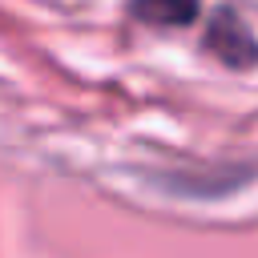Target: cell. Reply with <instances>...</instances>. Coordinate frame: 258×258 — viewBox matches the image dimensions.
I'll use <instances>...</instances> for the list:
<instances>
[{
	"mask_svg": "<svg viewBox=\"0 0 258 258\" xmlns=\"http://www.w3.org/2000/svg\"><path fill=\"white\" fill-rule=\"evenodd\" d=\"M226 64H246V60H254V44H250V32H246V24H238L230 12H218V20H214V28H210V40H206Z\"/></svg>",
	"mask_w": 258,
	"mask_h": 258,
	"instance_id": "1",
	"label": "cell"
},
{
	"mask_svg": "<svg viewBox=\"0 0 258 258\" xmlns=\"http://www.w3.org/2000/svg\"><path fill=\"white\" fill-rule=\"evenodd\" d=\"M129 12L157 28H177L198 16V0H129Z\"/></svg>",
	"mask_w": 258,
	"mask_h": 258,
	"instance_id": "2",
	"label": "cell"
}]
</instances>
